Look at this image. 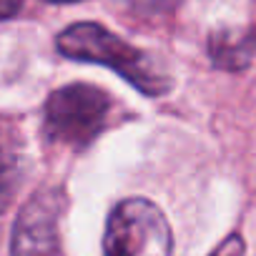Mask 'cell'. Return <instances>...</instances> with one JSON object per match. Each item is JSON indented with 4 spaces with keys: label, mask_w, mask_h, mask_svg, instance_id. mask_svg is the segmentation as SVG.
Returning <instances> with one entry per match:
<instances>
[{
    "label": "cell",
    "mask_w": 256,
    "mask_h": 256,
    "mask_svg": "<svg viewBox=\"0 0 256 256\" xmlns=\"http://www.w3.org/2000/svg\"><path fill=\"white\" fill-rule=\"evenodd\" d=\"M56 48L70 60L100 63L118 76H123L134 88L146 93L148 98L166 96L171 90L168 73L148 58V53L134 48L123 38L113 36L100 23H73L58 38Z\"/></svg>",
    "instance_id": "obj_1"
},
{
    "label": "cell",
    "mask_w": 256,
    "mask_h": 256,
    "mask_svg": "<svg viewBox=\"0 0 256 256\" xmlns=\"http://www.w3.org/2000/svg\"><path fill=\"white\" fill-rule=\"evenodd\" d=\"M110 108L108 93L96 86L73 83L58 88L46 100V136L56 146L80 151L106 128Z\"/></svg>",
    "instance_id": "obj_2"
},
{
    "label": "cell",
    "mask_w": 256,
    "mask_h": 256,
    "mask_svg": "<svg viewBox=\"0 0 256 256\" xmlns=\"http://www.w3.org/2000/svg\"><path fill=\"white\" fill-rule=\"evenodd\" d=\"M171 226L158 206L146 198H126L113 208L103 256H171Z\"/></svg>",
    "instance_id": "obj_3"
},
{
    "label": "cell",
    "mask_w": 256,
    "mask_h": 256,
    "mask_svg": "<svg viewBox=\"0 0 256 256\" xmlns=\"http://www.w3.org/2000/svg\"><path fill=\"white\" fill-rule=\"evenodd\" d=\"M66 194L56 186L36 191L20 208L13 228V256H66L60 224L66 214Z\"/></svg>",
    "instance_id": "obj_4"
},
{
    "label": "cell",
    "mask_w": 256,
    "mask_h": 256,
    "mask_svg": "<svg viewBox=\"0 0 256 256\" xmlns=\"http://www.w3.org/2000/svg\"><path fill=\"white\" fill-rule=\"evenodd\" d=\"M26 168L28 154L20 128L8 118H0V214L10 206L13 196L18 194Z\"/></svg>",
    "instance_id": "obj_5"
},
{
    "label": "cell",
    "mask_w": 256,
    "mask_h": 256,
    "mask_svg": "<svg viewBox=\"0 0 256 256\" xmlns=\"http://www.w3.org/2000/svg\"><path fill=\"white\" fill-rule=\"evenodd\" d=\"M211 256H244V241H241V236H228Z\"/></svg>",
    "instance_id": "obj_6"
},
{
    "label": "cell",
    "mask_w": 256,
    "mask_h": 256,
    "mask_svg": "<svg viewBox=\"0 0 256 256\" xmlns=\"http://www.w3.org/2000/svg\"><path fill=\"white\" fill-rule=\"evenodd\" d=\"M23 8V0H0V20L13 18Z\"/></svg>",
    "instance_id": "obj_7"
},
{
    "label": "cell",
    "mask_w": 256,
    "mask_h": 256,
    "mask_svg": "<svg viewBox=\"0 0 256 256\" xmlns=\"http://www.w3.org/2000/svg\"><path fill=\"white\" fill-rule=\"evenodd\" d=\"M46 3H80V0H46Z\"/></svg>",
    "instance_id": "obj_8"
}]
</instances>
